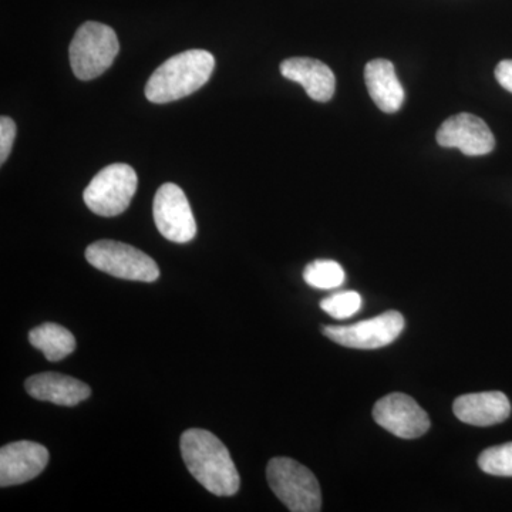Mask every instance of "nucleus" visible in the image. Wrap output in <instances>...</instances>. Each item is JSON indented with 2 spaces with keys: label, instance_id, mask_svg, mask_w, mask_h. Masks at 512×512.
Returning <instances> with one entry per match:
<instances>
[{
  "label": "nucleus",
  "instance_id": "obj_20",
  "mask_svg": "<svg viewBox=\"0 0 512 512\" xmlns=\"http://www.w3.org/2000/svg\"><path fill=\"white\" fill-rule=\"evenodd\" d=\"M15 137V121L9 119V117H2V119H0V163L5 164L6 160H8Z\"/></svg>",
  "mask_w": 512,
  "mask_h": 512
},
{
  "label": "nucleus",
  "instance_id": "obj_8",
  "mask_svg": "<svg viewBox=\"0 0 512 512\" xmlns=\"http://www.w3.org/2000/svg\"><path fill=\"white\" fill-rule=\"evenodd\" d=\"M153 215L158 231L168 241L187 244L197 235V222L190 202L178 185L167 183L158 188Z\"/></svg>",
  "mask_w": 512,
  "mask_h": 512
},
{
  "label": "nucleus",
  "instance_id": "obj_6",
  "mask_svg": "<svg viewBox=\"0 0 512 512\" xmlns=\"http://www.w3.org/2000/svg\"><path fill=\"white\" fill-rule=\"evenodd\" d=\"M90 265L116 278L126 281L154 282L160 269L151 256L140 249L117 241H97L86 249Z\"/></svg>",
  "mask_w": 512,
  "mask_h": 512
},
{
  "label": "nucleus",
  "instance_id": "obj_3",
  "mask_svg": "<svg viewBox=\"0 0 512 512\" xmlns=\"http://www.w3.org/2000/svg\"><path fill=\"white\" fill-rule=\"evenodd\" d=\"M269 487L292 512H318L322 493L318 478L292 458H272L266 467Z\"/></svg>",
  "mask_w": 512,
  "mask_h": 512
},
{
  "label": "nucleus",
  "instance_id": "obj_1",
  "mask_svg": "<svg viewBox=\"0 0 512 512\" xmlns=\"http://www.w3.org/2000/svg\"><path fill=\"white\" fill-rule=\"evenodd\" d=\"M181 456L192 477L211 494L231 497L238 493L241 478L228 448L210 431L190 429L180 440Z\"/></svg>",
  "mask_w": 512,
  "mask_h": 512
},
{
  "label": "nucleus",
  "instance_id": "obj_12",
  "mask_svg": "<svg viewBox=\"0 0 512 512\" xmlns=\"http://www.w3.org/2000/svg\"><path fill=\"white\" fill-rule=\"evenodd\" d=\"M285 79L301 84L308 96L319 103L332 99L336 90V77L328 64L309 57H292L281 64Z\"/></svg>",
  "mask_w": 512,
  "mask_h": 512
},
{
  "label": "nucleus",
  "instance_id": "obj_9",
  "mask_svg": "<svg viewBox=\"0 0 512 512\" xmlns=\"http://www.w3.org/2000/svg\"><path fill=\"white\" fill-rule=\"evenodd\" d=\"M379 426L400 439H419L430 429L429 414L413 397L403 393H390L380 399L373 409Z\"/></svg>",
  "mask_w": 512,
  "mask_h": 512
},
{
  "label": "nucleus",
  "instance_id": "obj_10",
  "mask_svg": "<svg viewBox=\"0 0 512 512\" xmlns=\"http://www.w3.org/2000/svg\"><path fill=\"white\" fill-rule=\"evenodd\" d=\"M436 138L441 147L458 148L470 157L485 156L495 147L494 134L487 124L468 113L456 114L444 121Z\"/></svg>",
  "mask_w": 512,
  "mask_h": 512
},
{
  "label": "nucleus",
  "instance_id": "obj_11",
  "mask_svg": "<svg viewBox=\"0 0 512 512\" xmlns=\"http://www.w3.org/2000/svg\"><path fill=\"white\" fill-rule=\"evenodd\" d=\"M49 463V451L33 441H16L0 450V485L3 488L28 483L42 474Z\"/></svg>",
  "mask_w": 512,
  "mask_h": 512
},
{
  "label": "nucleus",
  "instance_id": "obj_7",
  "mask_svg": "<svg viewBox=\"0 0 512 512\" xmlns=\"http://www.w3.org/2000/svg\"><path fill=\"white\" fill-rule=\"evenodd\" d=\"M404 329V318L397 311L384 312L373 319L346 326H323L326 338L352 349H379L399 338Z\"/></svg>",
  "mask_w": 512,
  "mask_h": 512
},
{
  "label": "nucleus",
  "instance_id": "obj_18",
  "mask_svg": "<svg viewBox=\"0 0 512 512\" xmlns=\"http://www.w3.org/2000/svg\"><path fill=\"white\" fill-rule=\"evenodd\" d=\"M484 473L497 477H512V443L487 448L478 457Z\"/></svg>",
  "mask_w": 512,
  "mask_h": 512
},
{
  "label": "nucleus",
  "instance_id": "obj_5",
  "mask_svg": "<svg viewBox=\"0 0 512 512\" xmlns=\"http://www.w3.org/2000/svg\"><path fill=\"white\" fill-rule=\"evenodd\" d=\"M138 178L133 167L111 164L103 168L84 190L83 198L89 210L100 217H117L127 210L136 194Z\"/></svg>",
  "mask_w": 512,
  "mask_h": 512
},
{
  "label": "nucleus",
  "instance_id": "obj_13",
  "mask_svg": "<svg viewBox=\"0 0 512 512\" xmlns=\"http://www.w3.org/2000/svg\"><path fill=\"white\" fill-rule=\"evenodd\" d=\"M457 419L471 426L503 423L511 414V403L501 392L470 393L458 397L453 406Z\"/></svg>",
  "mask_w": 512,
  "mask_h": 512
},
{
  "label": "nucleus",
  "instance_id": "obj_14",
  "mask_svg": "<svg viewBox=\"0 0 512 512\" xmlns=\"http://www.w3.org/2000/svg\"><path fill=\"white\" fill-rule=\"evenodd\" d=\"M26 390L33 399L57 406L73 407L89 399L92 389L86 383L59 373H40L26 380Z\"/></svg>",
  "mask_w": 512,
  "mask_h": 512
},
{
  "label": "nucleus",
  "instance_id": "obj_19",
  "mask_svg": "<svg viewBox=\"0 0 512 512\" xmlns=\"http://www.w3.org/2000/svg\"><path fill=\"white\" fill-rule=\"evenodd\" d=\"M362 296L356 291L333 293L320 302V308L335 319H348L362 309Z\"/></svg>",
  "mask_w": 512,
  "mask_h": 512
},
{
  "label": "nucleus",
  "instance_id": "obj_15",
  "mask_svg": "<svg viewBox=\"0 0 512 512\" xmlns=\"http://www.w3.org/2000/svg\"><path fill=\"white\" fill-rule=\"evenodd\" d=\"M365 80L370 97L380 110L393 114L402 109L406 93L390 60L375 59L367 63Z\"/></svg>",
  "mask_w": 512,
  "mask_h": 512
},
{
  "label": "nucleus",
  "instance_id": "obj_17",
  "mask_svg": "<svg viewBox=\"0 0 512 512\" xmlns=\"http://www.w3.org/2000/svg\"><path fill=\"white\" fill-rule=\"evenodd\" d=\"M346 274L342 265L330 259H318L306 266L303 279L312 288L330 291L339 288L345 282Z\"/></svg>",
  "mask_w": 512,
  "mask_h": 512
},
{
  "label": "nucleus",
  "instance_id": "obj_2",
  "mask_svg": "<svg viewBox=\"0 0 512 512\" xmlns=\"http://www.w3.org/2000/svg\"><path fill=\"white\" fill-rule=\"evenodd\" d=\"M214 67V56L207 50H187L170 57L151 74L146 97L156 104L184 99L210 80Z\"/></svg>",
  "mask_w": 512,
  "mask_h": 512
},
{
  "label": "nucleus",
  "instance_id": "obj_21",
  "mask_svg": "<svg viewBox=\"0 0 512 512\" xmlns=\"http://www.w3.org/2000/svg\"><path fill=\"white\" fill-rule=\"evenodd\" d=\"M495 79L507 92L512 93V60H503L495 69Z\"/></svg>",
  "mask_w": 512,
  "mask_h": 512
},
{
  "label": "nucleus",
  "instance_id": "obj_4",
  "mask_svg": "<svg viewBox=\"0 0 512 512\" xmlns=\"http://www.w3.org/2000/svg\"><path fill=\"white\" fill-rule=\"evenodd\" d=\"M119 50V39L110 26L86 22L77 30L70 45L73 73L84 82L96 79L113 64Z\"/></svg>",
  "mask_w": 512,
  "mask_h": 512
},
{
  "label": "nucleus",
  "instance_id": "obj_16",
  "mask_svg": "<svg viewBox=\"0 0 512 512\" xmlns=\"http://www.w3.org/2000/svg\"><path fill=\"white\" fill-rule=\"evenodd\" d=\"M29 342L40 350L49 362H59L76 350L73 333L57 323H43L30 330Z\"/></svg>",
  "mask_w": 512,
  "mask_h": 512
}]
</instances>
